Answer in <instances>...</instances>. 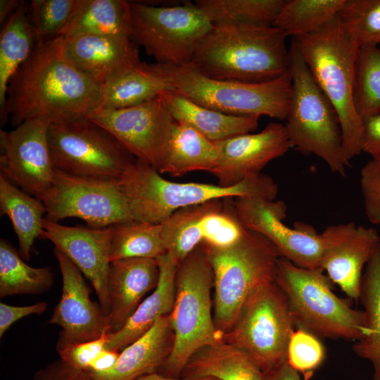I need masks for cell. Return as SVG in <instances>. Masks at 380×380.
<instances>
[{
	"instance_id": "cell-1",
	"label": "cell",
	"mask_w": 380,
	"mask_h": 380,
	"mask_svg": "<svg viewBox=\"0 0 380 380\" xmlns=\"http://www.w3.org/2000/svg\"><path fill=\"white\" fill-rule=\"evenodd\" d=\"M101 85L68 59L63 38L36 44L30 57L10 80L5 118L17 127L43 119L56 122L89 116L99 108Z\"/></svg>"
},
{
	"instance_id": "cell-35",
	"label": "cell",
	"mask_w": 380,
	"mask_h": 380,
	"mask_svg": "<svg viewBox=\"0 0 380 380\" xmlns=\"http://www.w3.org/2000/svg\"><path fill=\"white\" fill-rule=\"evenodd\" d=\"M286 0H197L213 25L274 26Z\"/></svg>"
},
{
	"instance_id": "cell-41",
	"label": "cell",
	"mask_w": 380,
	"mask_h": 380,
	"mask_svg": "<svg viewBox=\"0 0 380 380\" xmlns=\"http://www.w3.org/2000/svg\"><path fill=\"white\" fill-rule=\"evenodd\" d=\"M325 357V348L317 336L301 329L293 332L288 347L287 362L304 376V379H310L322 365Z\"/></svg>"
},
{
	"instance_id": "cell-51",
	"label": "cell",
	"mask_w": 380,
	"mask_h": 380,
	"mask_svg": "<svg viewBox=\"0 0 380 380\" xmlns=\"http://www.w3.org/2000/svg\"><path fill=\"white\" fill-rule=\"evenodd\" d=\"M379 45H380V44H379Z\"/></svg>"
},
{
	"instance_id": "cell-2",
	"label": "cell",
	"mask_w": 380,
	"mask_h": 380,
	"mask_svg": "<svg viewBox=\"0 0 380 380\" xmlns=\"http://www.w3.org/2000/svg\"><path fill=\"white\" fill-rule=\"evenodd\" d=\"M286 37L275 26L213 25L185 67L217 80L270 81L289 71Z\"/></svg>"
},
{
	"instance_id": "cell-49",
	"label": "cell",
	"mask_w": 380,
	"mask_h": 380,
	"mask_svg": "<svg viewBox=\"0 0 380 380\" xmlns=\"http://www.w3.org/2000/svg\"><path fill=\"white\" fill-rule=\"evenodd\" d=\"M22 1L1 0L0 1V23L6 22L11 15L20 6Z\"/></svg>"
},
{
	"instance_id": "cell-3",
	"label": "cell",
	"mask_w": 380,
	"mask_h": 380,
	"mask_svg": "<svg viewBox=\"0 0 380 380\" xmlns=\"http://www.w3.org/2000/svg\"><path fill=\"white\" fill-rule=\"evenodd\" d=\"M149 165L137 159L119 179L132 219L161 224L177 210L211 200L227 198H262L274 200L278 186L260 173L229 186L167 180Z\"/></svg>"
},
{
	"instance_id": "cell-11",
	"label": "cell",
	"mask_w": 380,
	"mask_h": 380,
	"mask_svg": "<svg viewBox=\"0 0 380 380\" xmlns=\"http://www.w3.org/2000/svg\"><path fill=\"white\" fill-rule=\"evenodd\" d=\"M48 141L55 169L86 177L119 179L136 158L89 118L51 122Z\"/></svg>"
},
{
	"instance_id": "cell-12",
	"label": "cell",
	"mask_w": 380,
	"mask_h": 380,
	"mask_svg": "<svg viewBox=\"0 0 380 380\" xmlns=\"http://www.w3.org/2000/svg\"><path fill=\"white\" fill-rule=\"evenodd\" d=\"M129 3L131 37L158 63L189 65L197 46L213 26L195 4L159 7Z\"/></svg>"
},
{
	"instance_id": "cell-48",
	"label": "cell",
	"mask_w": 380,
	"mask_h": 380,
	"mask_svg": "<svg viewBox=\"0 0 380 380\" xmlns=\"http://www.w3.org/2000/svg\"><path fill=\"white\" fill-rule=\"evenodd\" d=\"M120 353L103 349L90 363L86 371H103L110 368L117 361Z\"/></svg>"
},
{
	"instance_id": "cell-50",
	"label": "cell",
	"mask_w": 380,
	"mask_h": 380,
	"mask_svg": "<svg viewBox=\"0 0 380 380\" xmlns=\"http://www.w3.org/2000/svg\"><path fill=\"white\" fill-rule=\"evenodd\" d=\"M137 380H220L215 377H203V378H195V379H188V378H173V377H168L165 376L164 375L160 374L158 372H154L151 374H148L146 375H144Z\"/></svg>"
},
{
	"instance_id": "cell-24",
	"label": "cell",
	"mask_w": 380,
	"mask_h": 380,
	"mask_svg": "<svg viewBox=\"0 0 380 380\" xmlns=\"http://www.w3.org/2000/svg\"><path fill=\"white\" fill-rule=\"evenodd\" d=\"M174 343L170 315L160 317L140 338L124 348L115 363L103 371H87L95 380H137L160 369Z\"/></svg>"
},
{
	"instance_id": "cell-22",
	"label": "cell",
	"mask_w": 380,
	"mask_h": 380,
	"mask_svg": "<svg viewBox=\"0 0 380 380\" xmlns=\"http://www.w3.org/2000/svg\"><path fill=\"white\" fill-rule=\"evenodd\" d=\"M63 38L68 59L101 86L141 61L138 48L129 37L86 34Z\"/></svg>"
},
{
	"instance_id": "cell-9",
	"label": "cell",
	"mask_w": 380,
	"mask_h": 380,
	"mask_svg": "<svg viewBox=\"0 0 380 380\" xmlns=\"http://www.w3.org/2000/svg\"><path fill=\"white\" fill-rule=\"evenodd\" d=\"M173 91L205 107L235 115H266L286 120L291 105L289 70L263 82L217 80L188 67L160 64Z\"/></svg>"
},
{
	"instance_id": "cell-13",
	"label": "cell",
	"mask_w": 380,
	"mask_h": 380,
	"mask_svg": "<svg viewBox=\"0 0 380 380\" xmlns=\"http://www.w3.org/2000/svg\"><path fill=\"white\" fill-rule=\"evenodd\" d=\"M40 201L46 209L45 219L53 222L76 217L91 228H103L133 220L119 179L80 177L55 169L52 184Z\"/></svg>"
},
{
	"instance_id": "cell-28",
	"label": "cell",
	"mask_w": 380,
	"mask_h": 380,
	"mask_svg": "<svg viewBox=\"0 0 380 380\" xmlns=\"http://www.w3.org/2000/svg\"><path fill=\"white\" fill-rule=\"evenodd\" d=\"M208 376L220 380H263L262 372L246 353L223 341L198 350L180 376L188 379Z\"/></svg>"
},
{
	"instance_id": "cell-44",
	"label": "cell",
	"mask_w": 380,
	"mask_h": 380,
	"mask_svg": "<svg viewBox=\"0 0 380 380\" xmlns=\"http://www.w3.org/2000/svg\"><path fill=\"white\" fill-rule=\"evenodd\" d=\"M31 380H95L89 372L76 368L61 359L37 371Z\"/></svg>"
},
{
	"instance_id": "cell-39",
	"label": "cell",
	"mask_w": 380,
	"mask_h": 380,
	"mask_svg": "<svg viewBox=\"0 0 380 380\" xmlns=\"http://www.w3.org/2000/svg\"><path fill=\"white\" fill-rule=\"evenodd\" d=\"M338 18L360 47L380 44V0H346Z\"/></svg>"
},
{
	"instance_id": "cell-10",
	"label": "cell",
	"mask_w": 380,
	"mask_h": 380,
	"mask_svg": "<svg viewBox=\"0 0 380 380\" xmlns=\"http://www.w3.org/2000/svg\"><path fill=\"white\" fill-rule=\"evenodd\" d=\"M294 326L287 298L274 280L251 293L222 340L246 353L265 373L287 361Z\"/></svg>"
},
{
	"instance_id": "cell-43",
	"label": "cell",
	"mask_w": 380,
	"mask_h": 380,
	"mask_svg": "<svg viewBox=\"0 0 380 380\" xmlns=\"http://www.w3.org/2000/svg\"><path fill=\"white\" fill-rule=\"evenodd\" d=\"M107 334L85 343L70 345L58 351L60 359L70 365L87 370L97 355L105 349Z\"/></svg>"
},
{
	"instance_id": "cell-45",
	"label": "cell",
	"mask_w": 380,
	"mask_h": 380,
	"mask_svg": "<svg viewBox=\"0 0 380 380\" xmlns=\"http://www.w3.org/2000/svg\"><path fill=\"white\" fill-rule=\"evenodd\" d=\"M46 308V302H39L26 306H13L1 303L0 337L1 338L11 326L18 320L29 315L42 314Z\"/></svg>"
},
{
	"instance_id": "cell-4",
	"label": "cell",
	"mask_w": 380,
	"mask_h": 380,
	"mask_svg": "<svg viewBox=\"0 0 380 380\" xmlns=\"http://www.w3.org/2000/svg\"><path fill=\"white\" fill-rule=\"evenodd\" d=\"M292 40L338 113L345 154L350 161L362 152L363 121L353 102L355 65L360 46L338 16L318 30Z\"/></svg>"
},
{
	"instance_id": "cell-47",
	"label": "cell",
	"mask_w": 380,
	"mask_h": 380,
	"mask_svg": "<svg viewBox=\"0 0 380 380\" xmlns=\"http://www.w3.org/2000/svg\"><path fill=\"white\" fill-rule=\"evenodd\" d=\"M263 380H305L300 373L290 366L287 361L263 373ZM310 380V379H308Z\"/></svg>"
},
{
	"instance_id": "cell-18",
	"label": "cell",
	"mask_w": 380,
	"mask_h": 380,
	"mask_svg": "<svg viewBox=\"0 0 380 380\" xmlns=\"http://www.w3.org/2000/svg\"><path fill=\"white\" fill-rule=\"evenodd\" d=\"M53 253L61 272L63 287L49 323L62 329L56 344L59 351L70 345L102 337L110 333V324L101 306L91 301L90 290L80 270L56 248Z\"/></svg>"
},
{
	"instance_id": "cell-16",
	"label": "cell",
	"mask_w": 380,
	"mask_h": 380,
	"mask_svg": "<svg viewBox=\"0 0 380 380\" xmlns=\"http://www.w3.org/2000/svg\"><path fill=\"white\" fill-rule=\"evenodd\" d=\"M234 206L243 226L263 235L277 248L281 257L306 269H322L323 242L321 234L305 223L293 228L282 220L287 206L282 201L262 198H234Z\"/></svg>"
},
{
	"instance_id": "cell-30",
	"label": "cell",
	"mask_w": 380,
	"mask_h": 380,
	"mask_svg": "<svg viewBox=\"0 0 380 380\" xmlns=\"http://www.w3.org/2000/svg\"><path fill=\"white\" fill-rule=\"evenodd\" d=\"M219 158V146L190 126L176 122L159 171L182 176L198 170L212 172Z\"/></svg>"
},
{
	"instance_id": "cell-34",
	"label": "cell",
	"mask_w": 380,
	"mask_h": 380,
	"mask_svg": "<svg viewBox=\"0 0 380 380\" xmlns=\"http://www.w3.org/2000/svg\"><path fill=\"white\" fill-rule=\"evenodd\" d=\"M53 284L50 267H33L26 264L7 240L0 241V297L41 294Z\"/></svg>"
},
{
	"instance_id": "cell-15",
	"label": "cell",
	"mask_w": 380,
	"mask_h": 380,
	"mask_svg": "<svg viewBox=\"0 0 380 380\" xmlns=\"http://www.w3.org/2000/svg\"><path fill=\"white\" fill-rule=\"evenodd\" d=\"M89 119L110 132L136 159L160 171L175 120L159 97L123 108H98Z\"/></svg>"
},
{
	"instance_id": "cell-27",
	"label": "cell",
	"mask_w": 380,
	"mask_h": 380,
	"mask_svg": "<svg viewBox=\"0 0 380 380\" xmlns=\"http://www.w3.org/2000/svg\"><path fill=\"white\" fill-rule=\"evenodd\" d=\"M173 87L159 63L139 61L101 86L99 108L118 109L153 99Z\"/></svg>"
},
{
	"instance_id": "cell-25",
	"label": "cell",
	"mask_w": 380,
	"mask_h": 380,
	"mask_svg": "<svg viewBox=\"0 0 380 380\" xmlns=\"http://www.w3.org/2000/svg\"><path fill=\"white\" fill-rule=\"evenodd\" d=\"M156 260L160 272L157 286L120 330L107 334L105 349L122 350L148 332L160 317L170 315L175 297L177 265L167 253Z\"/></svg>"
},
{
	"instance_id": "cell-14",
	"label": "cell",
	"mask_w": 380,
	"mask_h": 380,
	"mask_svg": "<svg viewBox=\"0 0 380 380\" xmlns=\"http://www.w3.org/2000/svg\"><path fill=\"white\" fill-rule=\"evenodd\" d=\"M233 199H215L181 208L160 224L166 253L177 266L201 243L224 246L243 234L246 229Z\"/></svg>"
},
{
	"instance_id": "cell-37",
	"label": "cell",
	"mask_w": 380,
	"mask_h": 380,
	"mask_svg": "<svg viewBox=\"0 0 380 380\" xmlns=\"http://www.w3.org/2000/svg\"><path fill=\"white\" fill-rule=\"evenodd\" d=\"M346 0H286L274 26L292 37L312 33L337 16Z\"/></svg>"
},
{
	"instance_id": "cell-42",
	"label": "cell",
	"mask_w": 380,
	"mask_h": 380,
	"mask_svg": "<svg viewBox=\"0 0 380 380\" xmlns=\"http://www.w3.org/2000/svg\"><path fill=\"white\" fill-rule=\"evenodd\" d=\"M360 184L367 217L380 225V160L372 158L362 167Z\"/></svg>"
},
{
	"instance_id": "cell-19",
	"label": "cell",
	"mask_w": 380,
	"mask_h": 380,
	"mask_svg": "<svg viewBox=\"0 0 380 380\" xmlns=\"http://www.w3.org/2000/svg\"><path fill=\"white\" fill-rule=\"evenodd\" d=\"M320 234L322 270L349 298L358 300L362 269L379 247L380 236L374 228L352 222L329 225Z\"/></svg>"
},
{
	"instance_id": "cell-36",
	"label": "cell",
	"mask_w": 380,
	"mask_h": 380,
	"mask_svg": "<svg viewBox=\"0 0 380 380\" xmlns=\"http://www.w3.org/2000/svg\"><path fill=\"white\" fill-rule=\"evenodd\" d=\"M166 253L160 224L131 220L113 225L110 259L150 258Z\"/></svg>"
},
{
	"instance_id": "cell-5",
	"label": "cell",
	"mask_w": 380,
	"mask_h": 380,
	"mask_svg": "<svg viewBox=\"0 0 380 380\" xmlns=\"http://www.w3.org/2000/svg\"><path fill=\"white\" fill-rule=\"evenodd\" d=\"M213 272V319L218 332L230 331L243 305L261 284L275 280L281 257L263 235L246 229L234 243L200 244Z\"/></svg>"
},
{
	"instance_id": "cell-26",
	"label": "cell",
	"mask_w": 380,
	"mask_h": 380,
	"mask_svg": "<svg viewBox=\"0 0 380 380\" xmlns=\"http://www.w3.org/2000/svg\"><path fill=\"white\" fill-rule=\"evenodd\" d=\"M173 119L190 126L213 142L251 133L259 124V116L226 114L199 105L175 91L159 96Z\"/></svg>"
},
{
	"instance_id": "cell-32",
	"label": "cell",
	"mask_w": 380,
	"mask_h": 380,
	"mask_svg": "<svg viewBox=\"0 0 380 380\" xmlns=\"http://www.w3.org/2000/svg\"><path fill=\"white\" fill-rule=\"evenodd\" d=\"M18 189L0 174V208L10 219L18 241L19 254L29 260L36 239L42 237L46 209L42 201Z\"/></svg>"
},
{
	"instance_id": "cell-40",
	"label": "cell",
	"mask_w": 380,
	"mask_h": 380,
	"mask_svg": "<svg viewBox=\"0 0 380 380\" xmlns=\"http://www.w3.org/2000/svg\"><path fill=\"white\" fill-rule=\"evenodd\" d=\"M78 0H32L28 13L37 42L60 37L70 20Z\"/></svg>"
},
{
	"instance_id": "cell-17",
	"label": "cell",
	"mask_w": 380,
	"mask_h": 380,
	"mask_svg": "<svg viewBox=\"0 0 380 380\" xmlns=\"http://www.w3.org/2000/svg\"><path fill=\"white\" fill-rule=\"evenodd\" d=\"M49 124L33 119L13 130L0 131L1 175L39 200L51 187L55 172L48 141Z\"/></svg>"
},
{
	"instance_id": "cell-21",
	"label": "cell",
	"mask_w": 380,
	"mask_h": 380,
	"mask_svg": "<svg viewBox=\"0 0 380 380\" xmlns=\"http://www.w3.org/2000/svg\"><path fill=\"white\" fill-rule=\"evenodd\" d=\"M219 158L211 174L218 184L236 185L260 175L272 160L284 156L293 147L285 125L269 123L258 133L238 135L217 142Z\"/></svg>"
},
{
	"instance_id": "cell-7",
	"label": "cell",
	"mask_w": 380,
	"mask_h": 380,
	"mask_svg": "<svg viewBox=\"0 0 380 380\" xmlns=\"http://www.w3.org/2000/svg\"><path fill=\"white\" fill-rule=\"evenodd\" d=\"M213 269L199 245L177 266L175 302L170 313L174 343L158 371L160 374L180 377L198 350L222 341L213 319Z\"/></svg>"
},
{
	"instance_id": "cell-20",
	"label": "cell",
	"mask_w": 380,
	"mask_h": 380,
	"mask_svg": "<svg viewBox=\"0 0 380 380\" xmlns=\"http://www.w3.org/2000/svg\"><path fill=\"white\" fill-rule=\"evenodd\" d=\"M113 225L103 228L69 227L44 218L42 238L51 241L88 279L105 315L109 314L108 279Z\"/></svg>"
},
{
	"instance_id": "cell-23",
	"label": "cell",
	"mask_w": 380,
	"mask_h": 380,
	"mask_svg": "<svg viewBox=\"0 0 380 380\" xmlns=\"http://www.w3.org/2000/svg\"><path fill=\"white\" fill-rule=\"evenodd\" d=\"M159 273L155 258H134L111 262L108 279L110 333L120 330L143 297L156 289Z\"/></svg>"
},
{
	"instance_id": "cell-6",
	"label": "cell",
	"mask_w": 380,
	"mask_h": 380,
	"mask_svg": "<svg viewBox=\"0 0 380 380\" xmlns=\"http://www.w3.org/2000/svg\"><path fill=\"white\" fill-rule=\"evenodd\" d=\"M289 56L292 92L285 127L292 146L315 154L331 172L345 176L351 165L345 154L338 113L293 40Z\"/></svg>"
},
{
	"instance_id": "cell-31",
	"label": "cell",
	"mask_w": 380,
	"mask_h": 380,
	"mask_svg": "<svg viewBox=\"0 0 380 380\" xmlns=\"http://www.w3.org/2000/svg\"><path fill=\"white\" fill-rule=\"evenodd\" d=\"M28 4L20 6L4 25L0 34V108L4 121L8 83L34 50L37 38L28 15Z\"/></svg>"
},
{
	"instance_id": "cell-29",
	"label": "cell",
	"mask_w": 380,
	"mask_h": 380,
	"mask_svg": "<svg viewBox=\"0 0 380 380\" xmlns=\"http://www.w3.org/2000/svg\"><path fill=\"white\" fill-rule=\"evenodd\" d=\"M130 3L124 0H78L60 37L106 35L131 38Z\"/></svg>"
},
{
	"instance_id": "cell-33",
	"label": "cell",
	"mask_w": 380,
	"mask_h": 380,
	"mask_svg": "<svg viewBox=\"0 0 380 380\" xmlns=\"http://www.w3.org/2000/svg\"><path fill=\"white\" fill-rule=\"evenodd\" d=\"M364 308L367 334L355 341V354L373 367V380H380V246L366 265L360 298Z\"/></svg>"
},
{
	"instance_id": "cell-8",
	"label": "cell",
	"mask_w": 380,
	"mask_h": 380,
	"mask_svg": "<svg viewBox=\"0 0 380 380\" xmlns=\"http://www.w3.org/2000/svg\"><path fill=\"white\" fill-rule=\"evenodd\" d=\"M275 281L287 298L298 329L318 338L355 341L367 334L364 311L351 308L334 294L323 270L302 268L280 257Z\"/></svg>"
},
{
	"instance_id": "cell-38",
	"label": "cell",
	"mask_w": 380,
	"mask_h": 380,
	"mask_svg": "<svg viewBox=\"0 0 380 380\" xmlns=\"http://www.w3.org/2000/svg\"><path fill=\"white\" fill-rule=\"evenodd\" d=\"M353 102L360 118L380 113V48H359L355 65Z\"/></svg>"
},
{
	"instance_id": "cell-46",
	"label": "cell",
	"mask_w": 380,
	"mask_h": 380,
	"mask_svg": "<svg viewBox=\"0 0 380 380\" xmlns=\"http://www.w3.org/2000/svg\"><path fill=\"white\" fill-rule=\"evenodd\" d=\"M363 121L362 151L372 158L380 160V113Z\"/></svg>"
}]
</instances>
